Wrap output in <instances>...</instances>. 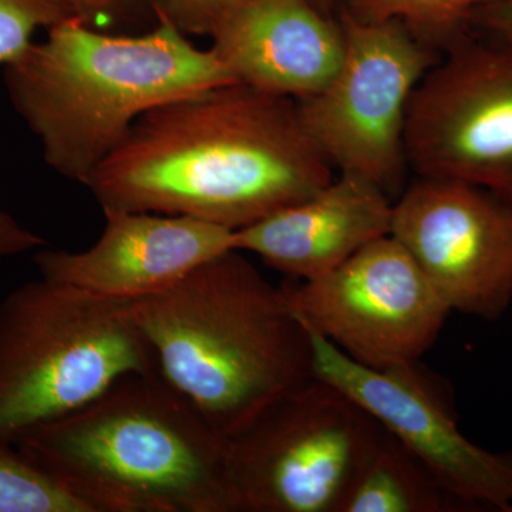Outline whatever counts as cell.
<instances>
[{
    "instance_id": "obj_1",
    "label": "cell",
    "mask_w": 512,
    "mask_h": 512,
    "mask_svg": "<svg viewBox=\"0 0 512 512\" xmlns=\"http://www.w3.org/2000/svg\"><path fill=\"white\" fill-rule=\"evenodd\" d=\"M333 177L296 100L234 83L143 114L86 187L103 210L185 215L238 231Z\"/></svg>"
},
{
    "instance_id": "obj_2",
    "label": "cell",
    "mask_w": 512,
    "mask_h": 512,
    "mask_svg": "<svg viewBox=\"0 0 512 512\" xmlns=\"http://www.w3.org/2000/svg\"><path fill=\"white\" fill-rule=\"evenodd\" d=\"M5 66L13 109L46 164L86 185L143 114L168 101L237 83L212 49L170 20L141 35L104 32L69 18Z\"/></svg>"
},
{
    "instance_id": "obj_3",
    "label": "cell",
    "mask_w": 512,
    "mask_h": 512,
    "mask_svg": "<svg viewBox=\"0 0 512 512\" xmlns=\"http://www.w3.org/2000/svg\"><path fill=\"white\" fill-rule=\"evenodd\" d=\"M133 309L160 372L225 440L313 379L311 335L288 293L238 249Z\"/></svg>"
},
{
    "instance_id": "obj_4",
    "label": "cell",
    "mask_w": 512,
    "mask_h": 512,
    "mask_svg": "<svg viewBox=\"0 0 512 512\" xmlns=\"http://www.w3.org/2000/svg\"><path fill=\"white\" fill-rule=\"evenodd\" d=\"M13 444L90 512H239L228 440L160 370Z\"/></svg>"
},
{
    "instance_id": "obj_5",
    "label": "cell",
    "mask_w": 512,
    "mask_h": 512,
    "mask_svg": "<svg viewBox=\"0 0 512 512\" xmlns=\"http://www.w3.org/2000/svg\"><path fill=\"white\" fill-rule=\"evenodd\" d=\"M160 370L133 301L42 278L0 302V441L69 416L121 377Z\"/></svg>"
},
{
    "instance_id": "obj_6",
    "label": "cell",
    "mask_w": 512,
    "mask_h": 512,
    "mask_svg": "<svg viewBox=\"0 0 512 512\" xmlns=\"http://www.w3.org/2000/svg\"><path fill=\"white\" fill-rule=\"evenodd\" d=\"M386 430L313 377L228 440L239 512H342Z\"/></svg>"
},
{
    "instance_id": "obj_7",
    "label": "cell",
    "mask_w": 512,
    "mask_h": 512,
    "mask_svg": "<svg viewBox=\"0 0 512 512\" xmlns=\"http://www.w3.org/2000/svg\"><path fill=\"white\" fill-rule=\"evenodd\" d=\"M340 26L338 70L319 93L296 101L299 116L333 170L363 175L390 192L407 167V113L433 52L399 20L345 12Z\"/></svg>"
},
{
    "instance_id": "obj_8",
    "label": "cell",
    "mask_w": 512,
    "mask_h": 512,
    "mask_svg": "<svg viewBox=\"0 0 512 512\" xmlns=\"http://www.w3.org/2000/svg\"><path fill=\"white\" fill-rule=\"evenodd\" d=\"M463 36L414 90L407 167L463 181L512 202V40Z\"/></svg>"
},
{
    "instance_id": "obj_9",
    "label": "cell",
    "mask_w": 512,
    "mask_h": 512,
    "mask_svg": "<svg viewBox=\"0 0 512 512\" xmlns=\"http://www.w3.org/2000/svg\"><path fill=\"white\" fill-rule=\"evenodd\" d=\"M284 288L309 328L372 369L417 365L451 313L392 235L318 278Z\"/></svg>"
},
{
    "instance_id": "obj_10",
    "label": "cell",
    "mask_w": 512,
    "mask_h": 512,
    "mask_svg": "<svg viewBox=\"0 0 512 512\" xmlns=\"http://www.w3.org/2000/svg\"><path fill=\"white\" fill-rule=\"evenodd\" d=\"M390 235L451 312L497 320L512 302V202L477 185L417 177L393 202Z\"/></svg>"
},
{
    "instance_id": "obj_11",
    "label": "cell",
    "mask_w": 512,
    "mask_h": 512,
    "mask_svg": "<svg viewBox=\"0 0 512 512\" xmlns=\"http://www.w3.org/2000/svg\"><path fill=\"white\" fill-rule=\"evenodd\" d=\"M305 326L312 339L313 377L348 394L468 507L512 512V453L467 439L416 365L386 370L360 365Z\"/></svg>"
},
{
    "instance_id": "obj_12",
    "label": "cell",
    "mask_w": 512,
    "mask_h": 512,
    "mask_svg": "<svg viewBox=\"0 0 512 512\" xmlns=\"http://www.w3.org/2000/svg\"><path fill=\"white\" fill-rule=\"evenodd\" d=\"M106 225L86 251L37 252L42 278L107 298H147L235 249V231L185 215L103 210Z\"/></svg>"
},
{
    "instance_id": "obj_13",
    "label": "cell",
    "mask_w": 512,
    "mask_h": 512,
    "mask_svg": "<svg viewBox=\"0 0 512 512\" xmlns=\"http://www.w3.org/2000/svg\"><path fill=\"white\" fill-rule=\"evenodd\" d=\"M210 36L237 83L296 101L332 80L345 46L315 0H229Z\"/></svg>"
},
{
    "instance_id": "obj_14",
    "label": "cell",
    "mask_w": 512,
    "mask_h": 512,
    "mask_svg": "<svg viewBox=\"0 0 512 512\" xmlns=\"http://www.w3.org/2000/svg\"><path fill=\"white\" fill-rule=\"evenodd\" d=\"M393 202L375 181L339 173L305 200L235 231V249L309 281L390 235Z\"/></svg>"
},
{
    "instance_id": "obj_15",
    "label": "cell",
    "mask_w": 512,
    "mask_h": 512,
    "mask_svg": "<svg viewBox=\"0 0 512 512\" xmlns=\"http://www.w3.org/2000/svg\"><path fill=\"white\" fill-rule=\"evenodd\" d=\"M463 510L470 507L448 493L429 468L386 431L342 512Z\"/></svg>"
},
{
    "instance_id": "obj_16",
    "label": "cell",
    "mask_w": 512,
    "mask_h": 512,
    "mask_svg": "<svg viewBox=\"0 0 512 512\" xmlns=\"http://www.w3.org/2000/svg\"><path fill=\"white\" fill-rule=\"evenodd\" d=\"M357 18L399 20L417 36H436L444 45L463 36L478 10L500 0H343ZM423 39V37H421Z\"/></svg>"
},
{
    "instance_id": "obj_17",
    "label": "cell",
    "mask_w": 512,
    "mask_h": 512,
    "mask_svg": "<svg viewBox=\"0 0 512 512\" xmlns=\"http://www.w3.org/2000/svg\"><path fill=\"white\" fill-rule=\"evenodd\" d=\"M0 512H90L55 478L0 441Z\"/></svg>"
},
{
    "instance_id": "obj_18",
    "label": "cell",
    "mask_w": 512,
    "mask_h": 512,
    "mask_svg": "<svg viewBox=\"0 0 512 512\" xmlns=\"http://www.w3.org/2000/svg\"><path fill=\"white\" fill-rule=\"evenodd\" d=\"M74 16L63 0H0V66L22 56L39 30Z\"/></svg>"
},
{
    "instance_id": "obj_19",
    "label": "cell",
    "mask_w": 512,
    "mask_h": 512,
    "mask_svg": "<svg viewBox=\"0 0 512 512\" xmlns=\"http://www.w3.org/2000/svg\"><path fill=\"white\" fill-rule=\"evenodd\" d=\"M76 18L93 28L110 32V28L131 25L144 15H154L150 0H63Z\"/></svg>"
},
{
    "instance_id": "obj_20",
    "label": "cell",
    "mask_w": 512,
    "mask_h": 512,
    "mask_svg": "<svg viewBox=\"0 0 512 512\" xmlns=\"http://www.w3.org/2000/svg\"><path fill=\"white\" fill-rule=\"evenodd\" d=\"M157 18L170 20L185 35H208L229 0H150Z\"/></svg>"
},
{
    "instance_id": "obj_21",
    "label": "cell",
    "mask_w": 512,
    "mask_h": 512,
    "mask_svg": "<svg viewBox=\"0 0 512 512\" xmlns=\"http://www.w3.org/2000/svg\"><path fill=\"white\" fill-rule=\"evenodd\" d=\"M45 247V239L0 210V262Z\"/></svg>"
},
{
    "instance_id": "obj_22",
    "label": "cell",
    "mask_w": 512,
    "mask_h": 512,
    "mask_svg": "<svg viewBox=\"0 0 512 512\" xmlns=\"http://www.w3.org/2000/svg\"><path fill=\"white\" fill-rule=\"evenodd\" d=\"M471 26L484 30L488 36L512 40V0H500L478 10Z\"/></svg>"
},
{
    "instance_id": "obj_23",
    "label": "cell",
    "mask_w": 512,
    "mask_h": 512,
    "mask_svg": "<svg viewBox=\"0 0 512 512\" xmlns=\"http://www.w3.org/2000/svg\"><path fill=\"white\" fill-rule=\"evenodd\" d=\"M316 3H318V5H320V3L323 2V0H315Z\"/></svg>"
}]
</instances>
